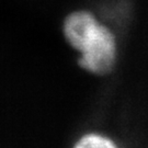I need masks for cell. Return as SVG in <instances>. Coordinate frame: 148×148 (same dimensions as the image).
Here are the masks:
<instances>
[{
  "label": "cell",
  "mask_w": 148,
  "mask_h": 148,
  "mask_svg": "<svg viewBox=\"0 0 148 148\" xmlns=\"http://www.w3.org/2000/svg\"><path fill=\"white\" fill-rule=\"evenodd\" d=\"M75 146L78 148H113L116 145L111 138L97 133H89L81 136Z\"/></svg>",
  "instance_id": "2"
},
{
  "label": "cell",
  "mask_w": 148,
  "mask_h": 148,
  "mask_svg": "<svg viewBox=\"0 0 148 148\" xmlns=\"http://www.w3.org/2000/svg\"><path fill=\"white\" fill-rule=\"evenodd\" d=\"M68 43L79 52L80 67L92 74H108L116 59V41L109 27L88 11H75L64 23Z\"/></svg>",
  "instance_id": "1"
}]
</instances>
